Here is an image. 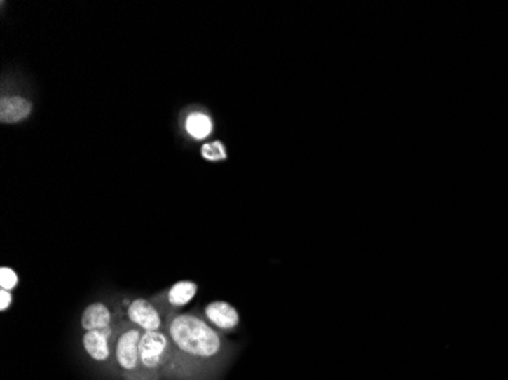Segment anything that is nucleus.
Here are the masks:
<instances>
[{"label": "nucleus", "instance_id": "1", "mask_svg": "<svg viewBox=\"0 0 508 380\" xmlns=\"http://www.w3.org/2000/svg\"><path fill=\"white\" fill-rule=\"evenodd\" d=\"M163 330L172 342L167 379L193 380L224 360L230 344L197 313H167Z\"/></svg>", "mask_w": 508, "mask_h": 380}, {"label": "nucleus", "instance_id": "2", "mask_svg": "<svg viewBox=\"0 0 508 380\" xmlns=\"http://www.w3.org/2000/svg\"><path fill=\"white\" fill-rule=\"evenodd\" d=\"M140 380L167 379L172 362V342L162 330L144 332L139 344Z\"/></svg>", "mask_w": 508, "mask_h": 380}, {"label": "nucleus", "instance_id": "3", "mask_svg": "<svg viewBox=\"0 0 508 380\" xmlns=\"http://www.w3.org/2000/svg\"><path fill=\"white\" fill-rule=\"evenodd\" d=\"M144 330L137 325H125L113 346V358L119 373L125 380H140L139 344Z\"/></svg>", "mask_w": 508, "mask_h": 380}, {"label": "nucleus", "instance_id": "4", "mask_svg": "<svg viewBox=\"0 0 508 380\" xmlns=\"http://www.w3.org/2000/svg\"><path fill=\"white\" fill-rule=\"evenodd\" d=\"M127 315L131 324L137 325L144 332L162 330L165 320L158 307L145 298H136L127 307Z\"/></svg>", "mask_w": 508, "mask_h": 380}, {"label": "nucleus", "instance_id": "5", "mask_svg": "<svg viewBox=\"0 0 508 380\" xmlns=\"http://www.w3.org/2000/svg\"><path fill=\"white\" fill-rule=\"evenodd\" d=\"M198 292V285L192 282V280H180V282H175L171 287L166 289V291L158 295L157 301L162 303V306L158 307V311H162L163 307L167 309V313L177 312L178 309L189 304L195 297H197ZM166 313V315H167Z\"/></svg>", "mask_w": 508, "mask_h": 380}, {"label": "nucleus", "instance_id": "6", "mask_svg": "<svg viewBox=\"0 0 508 380\" xmlns=\"http://www.w3.org/2000/svg\"><path fill=\"white\" fill-rule=\"evenodd\" d=\"M202 313H204V320H206L212 327H215L217 330L221 332L235 330L240 323V316L236 311V307L227 301H221V300L212 301L204 307Z\"/></svg>", "mask_w": 508, "mask_h": 380}, {"label": "nucleus", "instance_id": "7", "mask_svg": "<svg viewBox=\"0 0 508 380\" xmlns=\"http://www.w3.org/2000/svg\"><path fill=\"white\" fill-rule=\"evenodd\" d=\"M111 334V325L104 330L85 332L83 337V347L87 351V355L96 362H109L113 355Z\"/></svg>", "mask_w": 508, "mask_h": 380}, {"label": "nucleus", "instance_id": "8", "mask_svg": "<svg viewBox=\"0 0 508 380\" xmlns=\"http://www.w3.org/2000/svg\"><path fill=\"white\" fill-rule=\"evenodd\" d=\"M32 113V102L20 95H4L0 99V122L19 123Z\"/></svg>", "mask_w": 508, "mask_h": 380}, {"label": "nucleus", "instance_id": "9", "mask_svg": "<svg viewBox=\"0 0 508 380\" xmlns=\"http://www.w3.org/2000/svg\"><path fill=\"white\" fill-rule=\"evenodd\" d=\"M113 321V315L110 307L104 303L88 304L81 315V327L84 332L104 330L110 327Z\"/></svg>", "mask_w": 508, "mask_h": 380}, {"label": "nucleus", "instance_id": "10", "mask_svg": "<svg viewBox=\"0 0 508 380\" xmlns=\"http://www.w3.org/2000/svg\"><path fill=\"white\" fill-rule=\"evenodd\" d=\"M184 130L193 140H204L213 133V121L207 113L192 111L186 117Z\"/></svg>", "mask_w": 508, "mask_h": 380}, {"label": "nucleus", "instance_id": "11", "mask_svg": "<svg viewBox=\"0 0 508 380\" xmlns=\"http://www.w3.org/2000/svg\"><path fill=\"white\" fill-rule=\"evenodd\" d=\"M201 157L207 161H222V160H227L228 154H227V148L224 147V143H222L221 140H215V142H209V143L202 144Z\"/></svg>", "mask_w": 508, "mask_h": 380}, {"label": "nucleus", "instance_id": "12", "mask_svg": "<svg viewBox=\"0 0 508 380\" xmlns=\"http://www.w3.org/2000/svg\"><path fill=\"white\" fill-rule=\"evenodd\" d=\"M17 285H19V276H17L15 271L8 266L0 268V289L13 291Z\"/></svg>", "mask_w": 508, "mask_h": 380}, {"label": "nucleus", "instance_id": "13", "mask_svg": "<svg viewBox=\"0 0 508 380\" xmlns=\"http://www.w3.org/2000/svg\"><path fill=\"white\" fill-rule=\"evenodd\" d=\"M13 304V294L11 291H5V289H0V311L6 312Z\"/></svg>", "mask_w": 508, "mask_h": 380}]
</instances>
